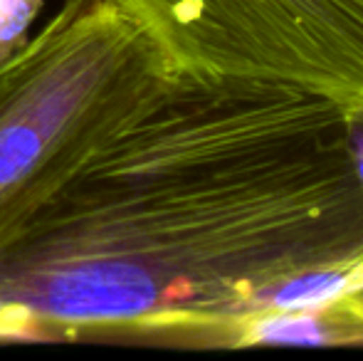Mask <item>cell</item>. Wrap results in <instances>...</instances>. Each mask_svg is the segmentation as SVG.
Instances as JSON below:
<instances>
[{
  "label": "cell",
  "instance_id": "6da1fadb",
  "mask_svg": "<svg viewBox=\"0 0 363 361\" xmlns=\"http://www.w3.org/2000/svg\"><path fill=\"white\" fill-rule=\"evenodd\" d=\"M363 265V104L173 72L0 250V339L235 342L287 279Z\"/></svg>",
  "mask_w": 363,
  "mask_h": 361
},
{
  "label": "cell",
  "instance_id": "7a4b0ae2",
  "mask_svg": "<svg viewBox=\"0 0 363 361\" xmlns=\"http://www.w3.org/2000/svg\"><path fill=\"white\" fill-rule=\"evenodd\" d=\"M173 77L111 0H65L0 99V250Z\"/></svg>",
  "mask_w": 363,
  "mask_h": 361
},
{
  "label": "cell",
  "instance_id": "3957f363",
  "mask_svg": "<svg viewBox=\"0 0 363 361\" xmlns=\"http://www.w3.org/2000/svg\"><path fill=\"white\" fill-rule=\"evenodd\" d=\"M173 72L363 104V0H111Z\"/></svg>",
  "mask_w": 363,
  "mask_h": 361
},
{
  "label": "cell",
  "instance_id": "277c9868",
  "mask_svg": "<svg viewBox=\"0 0 363 361\" xmlns=\"http://www.w3.org/2000/svg\"><path fill=\"white\" fill-rule=\"evenodd\" d=\"M344 337V327L334 309H267L240 327L233 344H299V347H321L334 344Z\"/></svg>",
  "mask_w": 363,
  "mask_h": 361
},
{
  "label": "cell",
  "instance_id": "5b68a950",
  "mask_svg": "<svg viewBox=\"0 0 363 361\" xmlns=\"http://www.w3.org/2000/svg\"><path fill=\"white\" fill-rule=\"evenodd\" d=\"M45 0H0V67L23 50Z\"/></svg>",
  "mask_w": 363,
  "mask_h": 361
},
{
  "label": "cell",
  "instance_id": "8992f818",
  "mask_svg": "<svg viewBox=\"0 0 363 361\" xmlns=\"http://www.w3.org/2000/svg\"><path fill=\"white\" fill-rule=\"evenodd\" d=\"M18 67H20V52L0 67V99H3V94L10 89V84H13L15 74H18Z\"/></svg>",
  "mask_w": 363,
  "mask_h": 361
},
{
  "label": "cell",
  "instance_id": "52a82bcc",
  "mask_svg": "<svg viewBox=\"0 0 363 361\" xmlns=\"http://www.w3.org/2000/svg\"><path fill=\"white\" fill-rule=\"evenodd\" d=\"M359 292H363V287H361V289H359Z\"/></svg>",
  "mask_w": 363,
  "mask_h": 361
}]
</instances>
